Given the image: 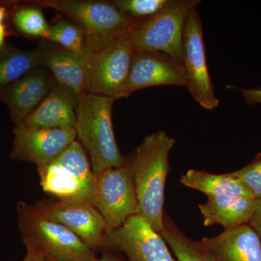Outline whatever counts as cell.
<instances>
[{"label": "cell", "mask_w": 261, "mask_h": 261, "mask_svg": "<svg viewBox=\"0 0 261 261\" xmlns=\"http://www.w3.org/2000/svg\"><path fill=\"white\" fill-rule=\"evenodd\" d=\"M175 139L164 130L146 136L130 156L138 214L158 233L164 228L165 186Z\"/></svg>", "instance_id": "cell-1"}, {"label": "cell", "mask_w": 261, "mask_h": 261, "mask_svg": "<svg viewBox=\"0 0 261 261\" xmlns=\"http://www.w3.org/2000/svg\"><path fill=\"white\" fill-rule=\"evenodd\" d=\"M114 97L84 92L79 96L75 130L88 152L94 173L118 167L125 161L118 149L112 121Z\"/></svg>", "instance_id": "cell-2"}, {"label": "cell", "mask_w": 261, "mask_h": 261, "mask_svg": "<svg viewBox=\"0 0 261 261\" xmlns=\"http://www.w3.org/2000/svg\"><path fill=\"white\" fill-rule=\"evenodd\" d=\"M30 3L56 10L74 22L85 34L90 54L130 34L142 22L122 13L113 1L36 0Z\"/></svg>", "instance_id": "cell-3"}, {"label": "cell", "mask_w": 261, "mask_h": 261, "mask_svg": "<svg viewBox=\"0 0 261 261\" xmlns=\"http://www.w3.org/2000/svg\"><path fill=\"white\" fill-rule=\"evenodd\" d=\"M18 226L23 240L35 243L46 256L58 261H94L95 251L61 224L41 216L32 205H17Z\"/></svg>", "instance_id": "cell-4"}, {"label": "cell", "mask_w": 261, "mask_h": 261, "mask_svg": "<svg viewBox=\"0 0 261 261\" xmlns=\"http://www.w3.org/2000/svg\"><path fill=\"white\" fill-rule=\"evenodd\" d=\"M200 0H168L157 14L141 22L130 34L135 51H157L182 64L183 36L187 18Z\"/></svg>", "instance_id": "cell-5"}, {"label": "cell", "mask_w": 261, "mask_h": 261, "mask_svg": "<svg viewBox=\"0 0 261 261\" xmlns=\"http://www.w3.org/2000/svg\"><path fill=\"white\" fill-rule=\"evenodd\" d=\"M95 177L91 202L102 216L108 231L120 227L138 214L130 156L121 166L96 173Z\"/></svg>", "instance_id": "cell-6"}, {"label": "cell", "mask_w": 261, "mask_h": 261, "mask_svg": "<svg viewBox=\"0 0 261 261\" xmlns=\"http://www.w3.org/2000/svg\"><path fill=\"white\" fill-rule=\"evenodd\" d=\"M130 34L89 55L85 92L118 99L129 74L135 53Z\"/></svg>", "instance_id": "cell-7"}, {"label": "cell", "mask_w": 261, "mask_h": 261, "mask_svg": "<svg viewBox=\"0 0 261 261\" xmlns=\"http://www.w3.org/2000/svg\"><path fill=\"white\" fill-rule=\"evenodd\" d=\"M182 65L187 77V87L192 97L207 111L219 106L206 61L202 22L197 9L189 15L183 36Z\"/></svg>", "instance_id": "cell-8"}, {"label": "cell", "mask_w": 261, "mask_h": 261, "mask_svg": "<svg viewBox=\"0 0 261 261\" xmlns=\"http://www.w3.org/2000/svg\"><path fill=\"white\" fill-rule=\"evenodd\" d=\"M33 207L45 219L68 228L94 251L107 248V226L90 201L42 202Z\"/></svg>", "instance_id": "cell-9"}, {"label": "cell", "mask_w": 261, "mask_h": 261, "mask_svg": "<svg viewBox=\"0 0 261 261\" xmlns=\"http://www.w3.org/2000/svg\"><path fill=\"white\" fill-rule=\"evenodd\" d=\"M13 133L10 159L34 163L37 167L55 162L77 138L74 128H32L19 124Z\"/></svg>", "instance_id": "cell-10"}, {"label": "cell", "mask_w": 261, "mask_h": 261, "mask_svg": "<svg viewBox=\"0 0 261 261\" xmlns=\"http://www.w3.org/2000/svg\"><path fill=\"white\" fill-rule=\"evenodd\" d=\"M106 243L107 248L123 252L129 261H177L161 235L139 214L120 227L108 231Z\"/></svg>", "instance_id": "cell-11"}, {"label": "cell", "mask_w": 261, "mask_h": 261, "mask_svg": "<svg viewBox=\"0 0 261 261\" xmlns=\"http://www.w3.org/2000/svg\"><path fill=\"white\" fill-rule=\"evenodd\" d=\"M187 84L183 65L172 57L157 51H135L129 74L118 99L147 87H187Z\"/></svg>", "instance_id": "cell-12"}, {"label": "cell", "mask_w": 261, "mask_h": 261, "mask_svg": "<svg viewBox=\"0 0 261 261\" xmlns=\"http://www.w3.org/2000/svg\"><path fill=\"white\" fill-rule=\"evenodd\" d=\"M57 84L53 73L42 65L5 87L0 102L6 105L10 119L17 126L40 106Z\"/></svg>", "instance_id": "cell-13"}, {"label": "cell", "mask_w": 261, "mask_h": 261, "mask_svg": "<svg viewBox=\"0 0 261 261\" xmlns=\"http://www.w3.org/2000/svg\"><path fill=\"white\" fill-rule=\"evenodd\" d=\"M43 65L50 70L57 82L77 95L85 92L88 55H81L56 44L41 39L37 46Z\"/></svg>", "instance_id": "cell-14"}, {"label": "cell", "mask_w": 261, "mask_h": 261, "mask_svg": "<svg viewBox=\"0 0 261 261\" xmlns=\"http://www.w3.org/2000/svg\"><path fill=\"white\" fill-rule=\"evenodd\" d=\"M216 261H261V243L249 224L225 229L219 236L199 242Z\"/></svg>", "instance_id": "cell-15"}, {"label": "cell", "mask_w": 261, "mask_h": 261, "mask_svg": "<svg viewBox=\"0 0 261 261\" xmlns=\"http://www.w3.org/2000/svg\"><path fill=\"white\" fill-rule=\"evenodd\" d=\"M78 97L73 91L58 83L20 124L32 128H74Z\"/></svg>", "instance_id": "cell-16"}, {"label": "cell", "mask_w": 261, "mask_h": 261, "mask_svg": "<svg viewBox=\"0 0 261 261\" xmlns=\"http://www.w3.org/2000/svg\"><path fill=\"white\" fill-rule=\"evenodd\" d=\"M257 199L221 196L209 197L199 209L205 226L219 224L225 229L248 224L255 210Z\"/></svg>", "instance_id": "cell-17"}, {"label": "cell", "mask_w": 261, "mask_h": 261, "mask_svg": "<svg viewBox=\"0 0 261 261\" xmlns=\"http://www.w3.org/2000/svg\"><path fill=\"white\" fill-rule=\"evenodd\" d=\"M180 182L184 186L202 192L207 197L231 196L256 199L248 187L232 172L214 174L191 169L181 176Z\"/></svg>", "instance_id": "cell-18"}, {"label": "cell", "mask_w": 261, "mask_h": 261, "mask_svg": "<svg viewBox=\"0 0 261 261\" xmlns=\"http://www.w3.org/2000/svg\"><path fill=\"white\" fill-rule=\"evenodd\" d=\"M43 191L63 202L88 200L90 197L78 178L64 166L55 161L37 167Z\"/></svg>", "instance_id": "cell-19"}, {"label": "cell", "mask_w": 261, "mask_h": 261, "mask_svg": "<svg viewBox=\"0 0 261 261\" xmlns=\"http://www.w3.org/2000/svg\"><path fill=\"white\" fill-rule=\"evenodd\" d=\"M42 65V53L38 48L22 50L5 44L0 48V92L7 86Z\"/></svg>", "instance_id": "cell-20"}, {"label": "cell", "mask_w": 261, "mask_h": 261, "mask_svg": "<svg viewBox=\"0 0 261 261\" xmlns=\"http://www.w3.org/2000/svg\"><path fill=\"white\" fill-rule=\"evenodd\" d=\"M12 5L10 18L16 30L27 37L44 39L49 25L44 18L42 8L30 1L15 2Z\"/></svg>", "instance_id": "cell-21"}, {"label": "cell", "mask_w": 261, "mask_h": 261, "mask_svg": "<svg viewBox=\"0 0 261 261\" xmlns=\"http://www.w3.org/2000/svg\"><path fill=\"white\" fill-rule=\"evenodd\" d=\"M164 224L160 234L171 247L177 261H216L199 242L187 238L167 219H164Z\"/></svg>", "instance_id": "cell-22"}, {"label": "cell", "mask_w": 261, "mask_h": 261, "mask_svg": "<svg viewBox=\"0 0 261 261\" xmlns=\"http://www.w3.org/2000/svg\"><path fill=\"white\" fill-rule=\"evenodd\" d=\"M56 162L64 166L74 174L92 199L95 185V173L86 154L85 149L80 141L75 140L59 156Z\"/></svg>", "instance_id": "cell-23"}, {"label": "cell", "mask_w": 261, "mask_h": 261, "mask_svg": "<svg viewBox=\"0 0 261 261\" xmlns=\"http://www.w3.org/2000/svg\"><path fill=\"white\" fill-rule=\"evenodd\" d=\"M44 39L78 54H90L83 31L70 19H62L49 25Z\"/></svg>", "instance_id": "cell-24"}, {"label": "cell", "mask_w": 261, "mask_h": 261, "mask_svg": "<svg viewBox=\"0 0 261 261\" xmlns=\"http://www.w3.org/2000/svg\"><path fill=\"white\" fill-rule=\"evenodd\" d=\"M113 3L125 15L144 21L161 11L168 0H115Z\"/></svg>", "instance_id": "cell-25"}, {"label": "cell", "mask_w": 261, "mask_h": 261, "mask_svg": "<svg viewBox=\"0 0 261 261\" xmlns=\"http://www.w3.org/2000/svg\"><path fill=\"white\" fill-rule=\"evenodd\" d=\"M232 173L248 187L255 198L261 199V171L255 161Z\"/></svg>", "instance_id": "cell-26"}, {"label": "cell", "mask_w": 261, "mask_h": 261, "mask_svg": "<svg viewBox=\"0 0 261 261\" xmlns=\"http://www.w3.org/2000/svg\"><path fill=\"white\" fill-rule=\"evenodd\" d=\"M23 243L27 252L22 261H47L45 254L35 243L25 240H23Z\"/></svg>", "instance_id": "cell-27"}, {"label": "cell", "mask_w": 261, "mask_h": 261, "mask_svg": "<svg viewBox=\"0 0 261 261\" xmlns=\"http://www.w3.org/2000/svg\"><path fill=\"white\" fill-rule=\"evenodd\" d=\"M248 224L257 233L261 243V199H257L255 212Z\"/></svg>", "instance_id": "cell-28"}, {"label": "cell", "mask_w": 261, "mask_h": 261, "mask_svg": "<svg viewBox=\"0 0 261 261\" xmlns=\"http://www.w3.org/2000/svg\"><path fill=\"white\" fill-rule=\"evenodd\" d=\"M248 104H261V89H239Z\"/></svg>", "instance_id": "cell-29"}, {"label": "cell", "mask_w": 261, "mask_h": 261, "mask_svg": "<svg viewBox=\"0 0 261 261\" xmlns=\"http://www.w3.org/2000/svg\"><path fill=\"white\" fill-rule=\"evenodd\" d=\"M94 261H125L121 257L112 252L106 251L99 258H96Z\"/></svg>", "instance_id": "cell-30"}, {"label": "cell", "mask_w": 261, "mask_h": 261, "mask_svg": "<svg viewBox=\"0 0 261 261\" xmlns=\"http://www.w3.org/2000/svg\"><path fill=\"white\" fill-rule=\"evenodd\" d=\"M254 161L256 163L257 167L259 168V169H260V171H261V155L259 156V157Z\"/></svg>", "instance_id": "cell-31"}, {"label": "cell", "mask_w": 261, "mask_h": 261, "mask_svg": "<svg viewBox=\"0 0 261 261\" xmlns=\"http://www.w3.org/2000/svg\"><path fill=\"white\" fill-rule=\"evenodd\" d=\"M46 258H47V261H58L55 260V259L51 258V257L46 256Z\"/></svg>", "instance_id": "cell-32"}]
</instances>
